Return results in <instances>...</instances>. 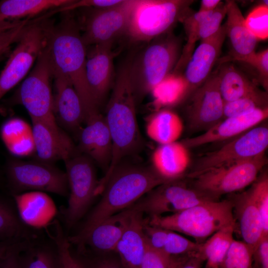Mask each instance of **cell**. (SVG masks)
I'll use <instances>...</instances> for the list:
<instances>
[{"mask_svg":"<svg viewBox=\"0 0 268 268\" xmlns=\"http://www.w3.org/2000/svg\"><path fill=\"white\" fill-rule=\"evenodd\" d=\"M6 173L9 186L14 192L34 190L61 196L68 195L66 172L52 164L12 159L6 165Z\"/></svg>","mask_w":268,"mask_h":268,"instance_id":"obj_12","label":"cell"},{"mask_svg":"<svg viewBox=\"0 0 268 268\" xmlns=\"http://www.w3.org/2000/svg\"><path fill=\"white\" fill-rule=\"evenodd\" d=\"M135 99L128 74V61L118 71L105 119L112 142V155L109 168L99 181L97 192L102 193L112 172L126 157L137 153L144 140L136 120Z\"/></svg>","mask_w":268,"mask_h":268,"instance_id":"obj_1","label":"cell"},{"mask_svg":"<svg viewBox=\"0 0 268 268\" xmlns=\"http://www.w3.org/2000/svg\"><path fill=\"white\" fill-rule=\"evenodd\" d=\"M78 132V152L106 171L112 155V142L105 117L100 113L89 118Z\"/></svg>","mask_w":268,"mask_h":268,"instance_id":"obj_20","label":"cell"},{"mask_svg":"<svg viewBox=\"0 0 268 268\" xmlns=\"http://www.w3.org/2000/svg\"><path fill=\"white\" fill-rule=\"evenodd\" d=\"M29 250L23 263L20 262L21 268H60L57 252L50 248L40 246Z\"/></svg>","mask_w":268,"mask_h":268,"instance_id":"obj_36","label":"cell"},{"mask_svg":"<svg viewBox=\"0 0 268 268\" xmlns=\"http://www.w3.org/2000/svg\"><path fill=\"white\" fill-rule=\"evenodd\" d=\"M65 162L70 194L63 215L67 226H73L86 212L97 195L98 181L94 162L78 153Z\"/></svg>","mask_w":268,"mask_h":268,"instance_id":"obj_10","label":"cell"},{"mask_svg":"<svg viewBox=\"0 0 268 268\" xmlns=\"http://www.w3.org/2000/svg\"><path fill=\"white\" fill-rule=\"evenodd\" d=\"M242 62L246 63L254 67L258 72L262 86L268 91V50L265 49L243 60Z\"/></svg>","mask_w":268,"mask_h":268,"instance_id":"obj_44","label":"cell"},{"mask_svg":"<svg viewBox=\"0 0 268 268\" xmlns=\"http://www.w3.org/2000/svg\"><path fill=\"white\" fill-rule=\"evenodd\" d=\"M266 108L261 106L253 100L247 98L224 102L223 119L239 116L258 108Z\"/></svg>","mask_w":268,"mask_h":268,"instance_id":"obj_45","label":"cell"},{"mask_svg":"<svg viewBox=\"0 0 268 268\" xmlns=\"http://www.w3.org/2000/svg\"><path fill=\"white\" fill-rule=\"evenodd\" d=\"M268 147V126L259 125L201 156L187 177L191 179L206 171L252 158L266 152Z\"/></svg>","mask_w":268,"mask_h":268,"instance_id":"obj_11","label":"cell"},{"mask_svg":"<svg viewBox=\"0 0 268 268\" xmlns=\"http://www.w3.org/2000/svg\"><path fill=\"white\" fill-rule=\"evenodd\" d=\"M204 260L199 254L198 252L190 256L180 268H202Z\"/></svg>","mask_w":268,"mask_h":268,"instance_id":"obj_49","label":"cell"},{"mask_svg":"<svg viewBox=\"0 0 268 268\" xmlns=\"http://www.w3.org/2000/svg\"><path fill=\"white\" fill-rule=\"evenodd\" d=\"M56 93L54 97L55 118L67 129L78 132L85 122V114L80 97L70 80L52 70Z\"/></svg>","mask_w":268,"mask_h":268,"instance_id":"obj_21","label":"cell"},{"mask_svg":"<svg viewBox=\"0 0 268 268\" xmlns=\"http://www.w3.org/2000/svg\"><path fill=\"white\" fill-rule=\"evenodd\" d=\"M268 117V107L258 108L225 118L202 134L184 139L182 142L189 149L238 136L265 121Z\"/></svg>","mask_w":268,"mask_h":268,"instance_id":"obj_19","label":"cell"},{"mask_svg":"<svg viewBox=\"0 0 268 268\" xmlns=\"http://www.w3.org/2000/svg\"><path fill=\"white\" fill-rule=\"evenodd\" d=\"M1 137L7 148L14 154L27 155L34 150L32 129L22 120H9L1 129Z\"/></svg>","mask_w":268,"mask_h":268,"instance_id":"obj_32","label":"cell"},{"mask_svg":"<svg viewBox=\"0 0 268 268\" xmlns=\"http://www.w3.org/2000/svg\"><path fill=\"white\" fill-rule=\"evenodd\" d=\"M150 93L154 111L175 106L189 94L188 85L183 75L173 73L156 85Z\"/></svg>","mask_w":268,"mask_h":268,"instance_id":"obj_30","label":"cell"},{"mask_svg":"<svg viewBox=\"0 0 268 268\" xmlns=\"http://www.w3.org/2000/svg\"><path fill=\"white\" fill-rule=\"evenodd\" d=\"M144 231L148 245L154 249L163 251L169 230L149 224L145 219Z\"/></svg>","mask_w":268,"mask_h":268,"instance_id":"obj_46","label":"cell"},{"mask_svg":"<svg viewBox=\"0 0 268 268\" xmlns=\"http://www.w3.org/2000/svg\"><path fill=\"white\" fill-rule=\"evenodd\" d=\"M113 43L91 46L87 50L85 75L92 97L98 107L112 85L114 74Z\"/></svg>","mask_w":268,"mask_h":268,"instance_id":"obj_17","label":"cell"},{"mask_svg":"<svg viewBox=\"0 0 268 268\" xmlns=\"http://www.w3.org/2000/svg\"><path fill=\"white\" fill-rule=\"evenodd\" d=\"M228 199L238 221L243 241L254 250L264 234L259 212L248 190L230 194Z\"/></svg>","mask_w":268,"mask_h":268,"instance_id":"obj_26","label":"cell"},{"mask_svg":"<svg viewBox=\"0 0 268 268\" xmlns=\"http://www.w3.org/2000/svg\"><path fill=\"white\" fill-rule=\"evenodd\" d=\"M72 0H4L0 2V23L31 18L70 3Z\"/></svg>","mask_w":268,"mask_h":268,"instance_id":"obj_28","label":"cell"},{"mask_svg":"<svg viewBox=\"0 0 268 268\" xmlns=\"http://www.w3.org/2000/svg\"><path fill=\"white\" fill-rule=\"evenodd\" d=\"M265 1L252 9L245 18L246 26L251 33L258 40L268 37V6Z\"/></svg>","mask_w":268,"mask_h":268,"instance_id":"obj_38","label":"cell"},{"mask_svg":"<svg viewBox=\"0 0 268 268\" xmlns=\"http://www.w3.org/2000/svg\"><path fill=\"white\" fill-rule=\"evenodd\" d=\"M190 256L175 257L173 261L168 268H180Z\"/></svg>","mask_w":268,"mask_h":268,"instance_id":"obj_53","label":"cell"},{"mask_svg":"<svg viewBox=\"0 0 268 268\" xmlns=\"http://www.w3.org/2000/svg\"><path fill=\"white\" fill-rule=\"evenodd\" d=\"M32 120V133L37 160L52 164L68 160L77 153V147L71 139L58 125Z\"/></svg>","mask_w":268,"mask_h":268,"instance_id":"obj_16","label":"cell"},{"mask_svg":"<svg viewBox=\"0 0 268 268\" xmlns=\"http://www.w3.org/2000/svg\"><path fill=\"white\" fill-rule=\"evenodd\" d=\"M226 36L224 25L213 35L201 40L186 65L183 75L188 83L189 94L202 85L211 74L218 60Z\"/></svg>","mask_w":268,"mask_h":268,"instance_id":"obj_18","label":"cell"},{"mask_svg":"<svg viewBox=\"0 0 268 268\" xmlns=\"http://www.w3.org/2000/svg\"><path fill=\"white\" fill-rule=\"evenodd\" d=\"M222 2L220 0H202L199 11H211L216 9Z\"/></svg>","mask_w":268,"mask_h":268,"instance_id":"obj_50","label":"cell"},{"mask_svg":"<svg viewBox=\"0 0 268 268\" xmlns=\"http://www.w3.org/2000/svg\"><path fill=\"white\" fill-rule=\"evenodd\" d=\"M123 0H73L69 3L51 10L43 15L48 18L58 12H67L77 8H104L112 6L121 3Z\"/></svg>","mask_w":268,"mask_h":268,"instance_id":"obj_42","label":"cell"},{"mask_svg":"<svg viewBox=\"0 0 268 268\" xmlns=\"http://www.w3.org/2000/svg\"><path fill=\"white\" fill-rule=\"evenodd\" d=\"M4 52H0V58L1 57L2 55Z\"/></svg>","mask_w":268,"mask_h":268,"instance_id":"obj_54","label":"cell"},{"mask_svg":"<svg viewBox=\"0 0 268 268\" xmlns=\"http://www.w3.org/2000/svg\"><path fill=\"white\" fill-rule=\"evenodd\" d=\"M131 211L127 208L94 226L76 244L88 245L100 252L115 251L129 221Z\"/></svg>","mask_w":268,"mask_h":268,"instance_id":"obj_27","label":"cell"},{"mask_svg":"<svg viewBox=\"0 0 268 268\" xmlns=\"http://www.w3.org/2000/svg\"><path fill=\"white\" fill-rule=\"evenodd\" d=\"M219 90L224 102L247 98L268 107L267 92L261 90L233 65L224 63L216 71Z\"/></svg>","mask_w":268,"mask_h":268,"instance_id":"obj_22","label":"cell"},{"mask_svg":"<svg viewBox=\"0 0 268 268\" xmlns=\"http://www.w3.org/2000/svg\"><path fill=\"white\" fill-rule=\"evenodd\" d=\"M52 77L47 45L39 55L34 67L11 97L10 102L22 105L31 119L57 125L50 85Z\"/></svg>","mask_w":268,"mask_h":268,"instance_id":"obj_9","label":"cell"},{"mask_svg":"<svg viewBox=\"0 0 268 268\" xmlns=\"http://www.w3.org/2000/svg\"><path fill=\"white\" fill-rule=\"evenodd\" d=\"M223 105L215 71L193 92L186 109L189 130L205 132L222 121Z\"/></svg>","mask_w":268,"mask_h":268,"instance_id":"obj_15","label":"cell"},{"mask_svg":"<svg viewBox=\"0 0 268 268\" xmlns=\"http://www.w3.org/2000/svg\"><path fill=\"white\" fill-rule=\"evenodd\" d=\"M23 245L18 243L7 253L6 256L0 261V268H21L19 253Z\"/></svg>","mask_w":268,"mask_h":268,"instance_id":"obj_48","label":"cell"},{"mask_svg":"<svg viewBox=\"0 0 268 268\" xmlns=\"http://www.w3.org/2000/svg\"><path fill=\"white\" fill-rule=\"evenodd\" d=\"M181 52L180 39L170 31L148 42L128 61L129 77L136 105L171 73Z\"/></svg>","mask_w":268,"mask_h":268,"instance_id":"obj_4","label":"cell"},{"mask_svg":"<svg viewBox=\"0 0 268 268\" xmlns=\"http://www.w3.org/2000/svg\"><path fill=\"white\" fill-rule=\"evenodd\" d=\"M226 3L222 2L199 26L194 37L195 42L206 39L216 33L221 26V22L226 15Z\"/></svg>","mask_w":268,"mask_h":268,"instance_id":"obj_40","label":"cell"},{"mask_svg":"<svg viewBox=\"0 0 268 268\" xmlns=\"http://www.w3.org/2000/svg\"><path fill=\"white\" fill-rule=\"evenodd\" d=\"M146 121L147 135L159 145L177 141L184 130L180 116L169 108L154 111Z\"/></svg>","mask_w":268,"mask_h":268,"instance_id":"obj_29","label":"cell"},{"mask_svg":"<svg viewBox=\"0 0 268 268\" xmlns=\"http://www.w3.org/2000/svg\"><path fill=\"white\" fill-rule=\"evenodd\" d=\"M174 258L169 256L163 251L151 247L148 244L139 268H168Z\"/></svg>","mask_w":268,"mask_h":268,"instance_id":"obj_43","label":"cell"},{"mask_svg":"<svg viewBox=\"0 0 268 268\" xmlns=\"http://www.w3.org/2000/svg\"><path fill=\"white\" fill-rule=\"evenodd\" d=\"M258 268H268V236H263L255 247L253 260Z\"/></svg>","mask_w":268,"mask_h":268,"instance_id":"obj_47","label":"cell"},{"mask_svg":"<svg viewBox=\"0 0 268 268\" xmlns=\"http://www.w3.org/2000/svg\"><path fill=\"white\" fill-rule=\"evenodd\" d=\"M210 200L178 180L157 186L129 208L150 216H159L178 212Z\"/></svg>","mask_w":268,"mask_h":268,"instance_id":"obj_13","label":"cell"},{"mask_svg":"<svg viewBox=\"0 0 268 268\" xmlns=\"http://www.w3.org/2000/svg\"><path fill=\"white\" fill-rule=\"evenodd\" d=\"M130 0L104 8H90L84 16L81 37L85 45L112 42L125 35L128 24Z\"/></svg>","mask_w":268,"mask_h":268,"instance_id":"obj_14","label":"cell"},{"mask_svg":"<svg viewBox=\"0 0 268 268\" xmlns=\"http://www.w3.org/2000/svg\"><path fill=\"white\" fill-rule=\"evenodd\" d=\"M192 0H130L125 35L133 42H149L171 31L192 11Z\"/></svg>","mask_w":268,"mask_h":268,"instance_id":"obj_6","label":"cell"},{"mask_svg":"<svg viewBox=\"0 0 268 268\" xmlns=\"http://www.w3.org/2000/svg\"><path fill=\"white\" fill-rule=\"evenodd\" d=\"M116 249L124 268H139L148 243L144 231L143 213L133 210Z\"/></svg>","mask_w":268,"mask_h":268,"instance_id":"obj_24","label":"cell"},{"mask_svg":"<svg viewBox=\"0 0 268 268\" xmlns=\"http://www.w3.org/2000/svg\"><path fill=\"white\" fill-rule=\"evenodd\" d=\"M253 252L243 241L234 239L219 268H253Z\"/></svg>","mask_w":268,"mask_h":268,"instance_id":"obj_35","label":"cell"},{"mask_svg":"<svg viewBox=\"0 0 268 268\" xmlns=\"http://www.w3.org/2000/svg\"><path fill=\"white\" fill-rule=\"evenodd\" d=\"M190 156L182 142L159 145L151 156V167L166 182L180 180L188 168Z\"/></svg>","mask_w":268,"mask_h":268,"instance_id":"obj_25","label":"cell"},{"mask_svg":"<svg viewBox=\"0 0 268 268\" xmlns=\"http://www.w3.org/2000/svg\"><path fill=\"white\" fill-rule=\"evenodd\" d=\"M147 220L149 224L192 237L199 243L223 228L236 225L228 199L207 201L178 212L150 216Z\"/></svg>","mask_w":268,"mask_h":268,"instance_id":"obj_5","label":"cell"},{"mask_svg":"<svg viewBox=\"0 0 268 268\" xmlns=\"http://www.w3.org/2000/svg\"><path fill=\"white\" fill-rule=\"evenodd\" d=\"M30 21L0 23V52H5L11 44L18 41Z\"/></svg>","mask_w":268,"mask_h":268,"instance_id":"obj_41","label":"cell"},{"mask_svg":"<svg viewBox=\"0 0 268 268\" xmlns=\"http://www.w3.org/2000/svg\"><path fill=\"white\" fill-rule=\"evenodd\" d=\"M92 268H124L121 264L109 260L103 259L96 263Z\"/></svg>","mask_w":268,"mask_h":268,"instance_id":"obj_51","label":"cell"},{"mask_svg":"<svg viewBox=\"0 0 268 268\" xmlns=\"http://www.w3.org/2000/svg\"><path fill=\"white\" fill-rule=\"evenodd\" d=\"M18 243L16 241H1L0 242V261L2 260L8 252Z\"/></svg>","mask_w":268,"mask_h":268,"instance_id":"obj_52","label":"cell"},{"mask_svg":"<svg viewBox=\"0 0 268 268\" xmlns=\"http://www.w3.org/2000/svg\"><path fill=\"white\" fill-rule=\"evenodd\" d=\"M260 173L248 190L259 212L264 236H268V175Z\"/></svg>","mask_w":268,"mask_h":268,"instance_id":"obj_33","label":"cell"},{"mask_svg":"<svg viewBox=\"0 0 268 268\" xmlns=\"http://www.w3.org/2000/svg\"><path fill=\"white\" fill-rule=\"evenodd\" d=\"M52 236L56 247L60 268H83L73 257L69 250V242L62 228L57 222Z\"/></svg>","mask_w":268,"mask_h":268,"instance_id":"obj_39","label":"cell"},{"mask_svg":"<svg viewBox=\"0 0 268 268\" xmlns=\"http://www.w3.org/2000/svg\"><path fill=\"white\" fill-rule=\"evenodd\" d=\"M201 244L169 230L163 251L172 257L189 256L197 253Z\"/></svg>","mask_w":268,"mask_h":268,"instance_id":"obj_37","label":"cell"},{"mask_svg":"<svg viewBox=\"0 0 268 268\" xmlns=\"http://www.w3.org/2000/svg\"><path fill=\"white\" fill-rule=\"evenodd\" d=\"M236 225L217 231L201 244L199 254L206 262L205 268H219L233 240Z\"/></svg>","mask_w":268,"mask_h":268,"instance_id":"obj_31","label":"cell"},{"mask_svg":"<svg viewBox=\"0 0 268 268\" xmlns=\"http://www.w3.org/2000/svg\"><path fill=\"white\" fill-rule=\"evenodd\" d=\"M165 183L151 166L120 163L110 176L100 201L79 232L68 238L69 242L76 244L96 225L129 208L143 195Z\"/></svg>","mask_w":268,"mask_h":268,"instance_id":"obj_2","label":"cell"},{"mask_svg":"<svg viewBox=\"0 0 268 268\" xmlns=\"http://www.w3.org/2000/svg\"><path fill=\"white\" fill-rule=\"evenodd\" d=\"M225 3L227 20L224 25L232 51L228 57L220 61L221 64L230 61L241 62L254 54L258 41L247 28L245 18L236 2L228 0Z\"/></svg>","mask_w":268,"mask_h":268,"instance_id":"obj_23","label":"cell"},{"mask_svg":"<svg viewBox=\"0 0 268 268\" xmlns=\"http://www.w3.org/2000/svg\"><path fill=\"white\" fill-rule=\"evenodd\" d=\"M267 163L265 152L201 173L191 178V187L210 200L219 201L223 195L237 193L251 185Z\"/></svg>","mask_w":268,"mask_h":268,"instance_id":"obj_7","label":"cell"},{"mask_svg":"<svg viewBox=\"0 0 268 268\" xmlns=\"http://www.w3.org/2000/svg\"><path fill=\"white\" fill-rule=\"evenodd\" d=\"M53 24L45 18L29 22L0 73V100L29 72L47 45Z\"/></svg>","mask_w":268,"mask_h":268,"instance_id":"obj_8","label":"cell"},{"mask_svg":"<svg viewBox=\"0 0 268 268\" xmlns=\"http://www.w3.org/2000/svg\"><path fill=\"white\" fill-rule=\"evenodd\" d=\"M47 48L52 70L68 78L77 91L84 110L86 122L99 112L86 79V46L82 39L79 25L73 18L67 16L57 25L53 24Z\"/></svg>","mask_w":268,"mask_h":268,"instance_id":"obj_3","label":"cell"},{"mask_svg":"<svg viewBox=\"0 0 268 268\" xmlns=\"http://www.w3.org/2000/svg\"><path fill=\"white\" fill-rule=\"evenodd\" d=\"M23 231L21 221L12 207L0 199V239L16 241Z\"/></svg>","mask_w":268,"mask_h":268,"instance_id":"obj_34","label":"cell"}]
</instances>
